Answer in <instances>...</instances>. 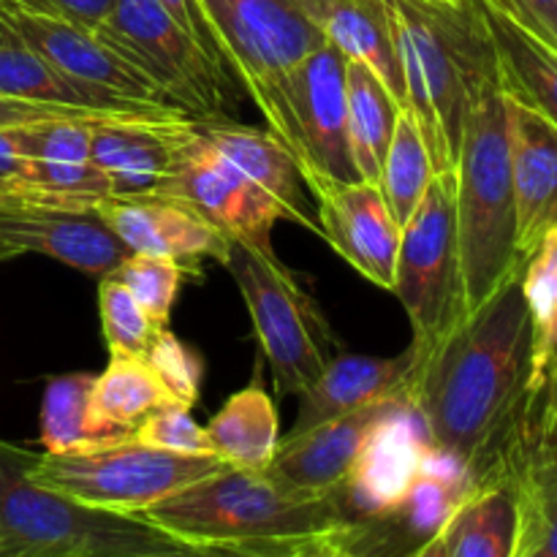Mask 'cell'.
Returning a JSON list of instances; mask_svg holds the SVG:
<instances>
[{"mask_svg": "<svg viewBox=\"0 0 557 557\" xmlns=\"http://www.w3.org/2000/svg\"><path fill=\"white\" fill-rule=\"evenodd\" d=\"M533 330L522 267L444 341L419 357L411 400L438 451L468 468L473 487L515 473L544 449L533 422Z\"/></svg>", "mask_w": 557, "mask_h": 557, "instance_id": "6da1fadb", "label": "cell"}, {"mask_svg": "<svg viewBox=\"0 0 557 557\" xmlns=\"http://www.w3.org/2000/svg\"><path fill=\"white\" fill-rule=\"evenodd\" d=\"M134 517L188 547L243 549L267 557H292L335 539L351 544L357 536L337 493H299L267 471L232 466Z\"/></svg>", "mask_w": 557, "mask_h": 557, "instance_id": "7a4b0ae2", "label": "cell"}, {"mask_svg": "<svg viewBox=\"0 0 557 557\" xmlns=\"http://www.w3.org/2000/svg\"><path fill=\"white\" fill-rule=\"evenodd\" d=\"M400 54L411 114L435 172H449L462 128L498 58L482 0H381Z\"/></svg>", "mask_w": 557, "mask_h": 557, "instance_id": "3957f363", "label": "cell"}, {"mask_svg": "<svg viewBox=\"0 0 557 557\" xmlns=\"http://www.w3.org/2000/svg\"><path fill=\"white\" fill-rule=\"evenodd\" d=\"M457 177V243L466 315L522 267L509 161V117L500 74L479 87L462 128Z\"/></svg>", "mask_w": 557, "mask_h": 557, "instance_id": "277c9868", "label": "cell"}, {"mask_svg": "<svg viewBox=\"0 0 557 557\" xmlns=\"http://www.w3.org/2000/svg\"><path fill=\"white\" fill-rule=\"evenodd\" d=\"M38 451L0 438V547L11 557H190L134 515L92 509L30 476Z\"/></svg>", "mask_w": 557, "mask_h": 557, "instance_id": "5b68a950", "label": "cell"}, {"mask_svg": "<svg viewBox=\"0 0 557 557\" xmlns=\"http://www.w3.org/2000/svg\"><path fill=\"white\" fill-rule=\"evenodd\" d=\"M223 65L264 114L270 134L302 161L292 79L324 44L297 0H199Z\"/></svg>", "mask_w": 557, "mask_h": 557, "instance_id": "8992f818", "label": "cell"}, {"mask_svg": "<svg viewBox=\"0 0 557 557\" xmlns=\"http://www.w3.org/2000/svg\"><path fill=\"white\" fill-rule=\"evenodd\" d=\"M223 267L239 286L277 389L299 397L341 354L319 305L277 256L261 253L237 239L228 243Z\"/></svg>", "mask_w": 557, "mask_h": 557, "instance_id": "52a82bcc", "label": "cell"}, {"mask_svg": "<svg viewBox=\"0 0 557 557\" xmlns=\"http://www.w3.org/2000/svg\"><path fill=\"white\" fill-rule=\"evenodd\" d=\"M221 468L226 462L215 455H177L139 444L128 435L63 455L38 451L30 476L92 509L136 515Z\"/></svg>", "mask_w": 557, "mask_h": 557, "instance_id": "ba28073f", "label": "cell"}, {"mask_svg": "<svg viewBox=\"0 0 557 557\" xmlns=\"http://www.w3.org/2000/svg\"><path fill=\"white\" fill-rule=\"evenodd\" d=\"M96 36L139 69L194 123L228 120L232 74L210 58L161 0H112Z\"/></svg>", "mask_w": 557, "mask_h": 557, "instance_id": "9c48e42d", "label": "cell"}, {"mask_svg": "<svg viewBox=\"0 0 557 557\" xmlns=\"http://www.w3.org/2000/svg\"><path fill=\"white\" fill-rule=\"evenodd\" d=\"M392 292L411 321L417 357L438 346L466 319L455 169L435 172L413 215L400 226Z\"/></svg>", "mask_w": 557, "mask_h": 557, "instance_id": "30bf717a", "label": "cell"}, {"mask_svg": "<svg viewBox=\"0 0 557 557\" xmlns=\"http://www.w3.org/2000/svg\"><path fill=\"white\" fill-rule=\"evenodd\" d=\"M158 196L190 207L228 239L275 256L272 228L281 221L277 205L207 141L194 120L180 134L172 169Z\"/></svg>", "mask_w": 557, "mask_h": 557, "instance_id": "8fae6325", "label": "cell"}, {"mask_svg": "<svg viewBox=\"0 0 557 557\" xmlns=\"http://www.w3.org/2000/svg\"><path fill=\"white\" fill-rule=\"evenodd\" d=\"M433 449L428 428L411 400V389L403 392L368 435L346 484L337 490L343 511L357 531L400 509Z\"/></svg>", "mask_w": 557, "mask_h": 557, "instance_id": "7c38bea8", "label": "cell"}, {"mask_svg": "<svg viewBox=\"0 0 557 557\" xmlns=\"http://www.w3.org/2000/svg\"><path fill=\"white\" fill-rule=\"evenodd\" d=\"M11 25L20 36L52 65L58 74L74 82L82 90L98 98L120 103V107L152 109V112H177L158 92V87L139 69L120 58L112 47L101 41L92 30L52 16L30 14V11L5 9Z\"/></svg>", "mask_w": 557, "mask_h": 557, "instance_id": "4fadbf2b", "label": "cell"}, {"mask_svg": "<svg viewBox=\"0 0 557 557\" xmlns=\"http://www.w3.org/2000/svg\"><path fill=\"white\" fill-rule=\"evenodd\" d=\"M348 58L332 44H321L305 58L292 79V112L297 120L302 161V183L337 180L359 183L348 139Z\"/></svg>", "mask_w": 557, "mask_h": 557, "instance_id": "5bb4252c", "label": "cell"}, {"mask_svg": "<svg viewBox=\"0 0 557 557\" xmlns=\"http://www.w3.org/2000/svg\"><path fill=\"white\" fill-rule=\"evenodd\" d=\"M0 243L16 256L38 253L90 277H109L131 250L92 207H60L9 199L0 205Z\"/></svg>", "mask_w": 557, "mask_h": 557, "instance_id": "9a60e30c", "label": "cell"}, {"mask_svg": "<svg viewBox=\"0 0 557 557\" xmlns=\"http://www.w3.org/2000/svg\"><path fill=\"white\" fill-rule=\"evenodd\" d=\"M305 188L315 199L321 237L373 286L395 288L397 248H400V226L392 218L379 185L364 180L359 183H337V180H315Z\"/></svg>", "mask_w": 557, "mask_h": 557, "instance_id": "2e32d148", "label": "cell"}, {"mask_svg": "<svg viewBox=\"0 0 557 557\" xmlns=\"http://www.w3.org/2000/svg\"><path fill=\"white\" fill-rule=\"evenodd\" d=\"M188 123L190 117L183 114H123L92 120V163L107 177L112 199L161 194L177 139Z\"/></svg>", "mask_w": 557, "mask_h": 557, "instance_id": "e0dca14e", "label": "cell"}, {"mask_svg": "<svg viewBox=\"0 0 557 557\" xmlns=\"http://www.w3.org/2000/svg\"><path fill=\"white\" fill-rule=\"evenodd\" d=\"M101 221L131 253L172 259L185 272L199 275L201 261L226 259L232 239L210 221L166 196L141 199H101L92 205Z\"/></svg>", "mask_w": 557, "mask_h": 557, "instance_id": "ac0fdd59", "label": "cell"}, {"mask_svg": "<svg viewBox=\"0 0 557 557\" xmlns=\"http://www.w3.org/2000/svg\"><path fill=\"white\" fill-rule=\"evenodd\" d=\"M506 117L517 207V256L525 261L557 228V125L509 92Z\"/></svg>", "mask_w": 557, "mask_h": 557, "instance_id": "d6986e66", "label": "cell"}, {"mask_svg": "<svg viewBox=\"0 0 557 557\" xmlns=\"http://www.w3.org/2000/svg\"><path fill=\"white\" fill-rule=\"evenodd\" d=\"M397 397L400 395L370 403L305 433H288L277 444L275 460L267 468V473L299 493H337L346 484L368 435Z\"/></svg>", "mask_w": 557, "mask_h": 557, "instance_id": "ffe728a7", "label": "cell"}, {"mask_svg": "<svg viewBox=\"0 0 557 557\" xmlns=\"http://www.w3.org/2000/svg\"><path fill=\"white\" fill-rule=\"evenodd\" d=\"M92 120L98 117L49 120L27 128L30 177L14 199L60 207H92L112 196L107 177L92 163Z\"/></svg>", "mask_w": 557, "mask_h": 557, "instance_id": "44dd1931", "label": "cell"}, {"mask_svg": "<svg viewBox=\"0 0 557 557\" xmlns=\"http://www.w3.org/2000/svg\"><path fill=\"white\" fill-rule=\"evenodd\" d=\"M417 364L419 357L413 346L397 357H359V354L341 351L326 364L324 373L299 395L302 406L292 433H305L370 403L403 395L411 389Z\"/></svg>", "mask_w": 557, "mask_h": 557, "instance_id": "7402d4cb", "label": "cell"}, {"mask_svg": "<svg viewBox=\"0 0 557 557\" xmlns=\"http://www.w3.org/2000/svg\"><path fill=\"white\" fill-rule=\"evenodd\" d=\"M196 125L223 158H228L250 183L259 185L275 201L277 210H281V221L299 223L310 234L321 237L319 218H315V210L308 205V196L302 190L299 163L288 147H283L270 131L245 128L232 120Z\"/></svg>", "mask_w": 557, "mask_h": 557, "instance_id": "603a6c76", "label": "cell"}, {"mask_svg": "<svg viewBox=\"0 0 557 557\" xmlns=\"http://www.w3.org/2000/svg\"><path fill=\"white\" fill-rule=\"evenodd\" d=\"M297 5L319 27L326 44L348 60L368 65L384 82L397 107H408L400 54L381 0H297Z\"/></svg>", "mask_w": 557, "mask_h": 557, "instance_id": "cb8c5ba5", "label": "cell"}, {"mask_svg": "<svg viewBox=\"0 0 557 557\" xmlns=\"http://www.w3.org/2000/svg\"><path fill=\"white\" fill-rule=\"evenodd\" d=\"M522 288L531 310V397L533 422L547 446V424L557 400V228L522 261Z\"/></svg>", "mask_w": 557, "mask_h": 557, "instance_id": "d4e9b609", "label": "cell"}, {"mask_svg": "<svg viewBox=\"0 0 557 557\" xmlns=\"http://www.w3.org/2000/svg\"><path fill=\"white\" fill-rule=\"evenodd\" d=\"M177 406L158 375L139 357H109L107 370L96 375L87 408V428L98 444L128 438L147 417Z\"/></svg>", "mask_w": 557, "mask_h": 557, "instance_id": "484cf974", "label": "cell"}, {"mask_svg": "<svg viewBox=\"0 0 557 557\" xmlns=\"http://www.w3.org/2000/svg\"><path fill=\"white\" fill-rule=\"evenodd\" d=\"M0 96L22 98L38 103H63V107L87 109L103 114H180V112H152V109L120 107V103L98 98L82 90L74 82L52 69L25 38L20 36L0 9ZM185 117V114H183Z\"/></svg>", "mask_w": 557, "mask_h": 557, "instance_id": "4316f807", "label": "cell"}, {"mask_svg": "<svg viewBox=\"0 0 557 557\" xmlns=\"http://www.w3.org/2000/svg\"><path fill=\"white\" fill-rule=\"evenodd\" d=\"M520 520L515 479L479 484L446 522V553L449 557H515Z\"/></svg>", "mask_w": 557, "mask_h": 557, "instance_id": "83f0119b", "label": "cell"}, {"mask_svg": "<svg viewBox=\"0 0 557 557\" xmlns=\"http://www.w3.org/2000/svg\"><path fill=\"white\" fill-rule=\"evenodd\" d=\"M482 11L495 44L504 90L557 125V49L522 30L517 22L495 11L484 0Z\"/></svg>", "mask_w": 557, "mask_h": 557, "instance_id": "f1b7e54d", "label": "cell"}, {"mask_svg": "<svg viewBox=\"0 0 557 557\" xmlns=\"http://www.w3.org/2000/svg\"><path fill=\"white\" fill-rule=\"evenodd\" d=\"M212 455L226 466L267 471L281 444V422L272 397L261 384H250L226 400L207 424Z\"/></svg>", "mask_w": 557, "mask_h": 557, "instance_id": "f546056e", "label": "cell"}, {"mask_svg": "<svg viewBox=\"0 0 557 557\" xmlns=\"http://www.w3.org/2000/svg\"><path fill=\"white\" fill-rule=\"evenodd\" d=\"M346 87L348 139H351V152L359 180H364L370 185H379L381 163H384L386 150H389L400 107L389 96L384 82L368 65L357 63V60H348L346 63Z\"/></svg>", "mask_w": 557, "mask_h": 557, "instance_id": "4dcf8cb0", "label": "cell"}, {"mask_svg": "<svg viewBox=\"0 0 557 557\" xmlns=\"http://www.w3.org/2000/svg\"><path fill=\"white\" fill-rule=\"evenodd\" d=\"M433 177V158L424 145L417 117L411 114V109H400L389 150H386L379 174V190L397 226H403L413 215Z\"/></svg>", "mask_w": 557, "mask_h": 557, "instance_id": "1f68e13d", "label": "cell"}, {"mask_svg": "<svg viewBox=\"0 0 557 557\" xmlns=\"http://www.w3.org/2000/svg\"><path fill=\"white\" fill-rule=\"evenodd\" d=\"M515 482L522 511L515 557H557V468L544 451H536Z\"/></svg>", "mask_w": 557, "mask_h": 557, "instance_id": "d6a6232c", "label": "cell"}, {"mask_svg": "<svg viewBox=\"0 0 557 557\" xmlns=\"http://www.w3.org/2000/svg\"><path fill=\"white\" fill-rule=\"evenodd\" d=\"M96 375L65 373L49 379L41 403V446L47 455L98 446L87 428V408Z\"/></svg>", "mask_w": 557, "mask_h": 557, "instance_id": "836d02e7", "label": "cell"}, {"mask_svg": "<svg viewBox=\"0 0 557 557\" xmlns=\"http://www.w3.org/2000/svg\"><path fill=\"white\" fill-rule=\"evenodd\" d=\"M98 313H101V332L109 357L145 359L156 335L163 330L152 324L150 315L139 308L128 288L112 275L101 277V286H98Z\"/></svg>", "mask_w": 557, "mask_h": 557, "instance_id": "e575fe53", "label": "cell"}, {"mask_svg": "<svg viewBox=\"0 0 557 557\" xmlns=\"http://www.w3.org/2000/svg\"><path fill=\"white\" fill-rule=\"evenodd\" d=\"M112 277H117V281L128 288L131 297H134L136 302H139V308L150 315L152 324L169 326L180 286H183V281L188 277V272L172 259L131 253L128 259L112 272Z\"/></svg>", "mask_w": 557, "mask_h": 557, "instance_id": "d590c367", "label": "cell"}, {"mask_svg": "<svg viewBox=\"0 0 557 557\" xmlns=\"http://www.w3.org/2000/svg\"><path fill=\"white\" fill-rule=\"evenodd\" d=\"M145 359L177 406H196L201 392V379H205V359L199 357L194 346L180 341L169 326H163L156 335V341H152Z\"/></svg>", "mask_w": 557, "mask_h": 557, "instance_id": "8d00e7d4", "label": "cell"}, {"mask_svg": "<svg viewBox=\"0 0 557 557\" xmlns=\"http://www.w3.org/2000/svg\"><path fill=\"white\" fill-rule=\"evenodd\" d=\"M134 441L177 455H212L207 430L190 417V408L166 406L136 428Z\"/></svg>", "mask_w": 557, "mask_h": 557, "instance_id": "74e56055", "label": "cell"}, {"mask_svg": "<svg viewBox=\"0 0 557 557\" xmlns=\"http://www.w3.org/2000/svg\"><path fill=\"white\" fill-rule=\"evenodd\" d=\"M5 9L30 11V14L52 16V20L71 22L85 30H98L103 20H107L112 0H0Z\"/></svg>", "mask_w": 557, "mask_h": 557, "instance_id": "f35d334b", "label": "cell"}, {"mask_svg": "<svg viewBox=\"0 0 557 557\" xmlns=\"http://www.w3.org/2000/svg\"><path fill=\"white\" fill-rule=\"evenodd\" d=\"M511 22L557 49V0H484Z\"/></svg>", "mask_w": 557, "mask_h": 557, "instance_id": "ab89813d", "label": "cell"}, {"mask_svg": "<svg viewBox=\"0 0 557 557\" xmlns=\"http://www.w3.org/2000/svg\"><path fill=\"white\" fill-rule=\"evenodd\" d=\"M27 128L30 125L0 128V194L9 196V199H14L30 177Z\"/></svg>", "mask_w": 557, "mask_h": 557, "instance_id": "60d3db41", "label": "cell"}, {"mask_svg": "<svg viewBox=\"0 0 557 557\" xmlns=\"http://www.w3.org/2000/svg\"><path fill=\"white\" fill-rule=\"evenodd\" d=\"M69 117H117V114L87 112V109L63 107V103H38V101H22V98L0 96V128L49 123V120H69Z\"/></svg>", "mask_w": 557, "mask_h": 557, "instance_id": "b9f144b4", "label": "cell"}, {"mask_svg": "<svg viewBox=\"0 0 557 557\" xmlns=\"http://www.w3.org/2000/svg\"><path fill=\"white\" fill-rule=\"evenodd\" d=\"M161 5L169 11V14L174 16V20L180 22V27H183V30L188 33V36L194 38V41L199 44V47L205 49V52L210 54L215 63L223 65L221 52H218L210 25H207L205 14H201L199 0H161ZM223 69H226V65H223Z\"/></svg>", "mask_w": 557, "mask_h": 557, "instance_id": "7bdbcfd3", "label": "cell"}, {"mask_svg": "<svg viewBox=\"0 0 557 557\" xmlns=\"http://www.w3.org/2000/svg\"><path fill=\"white\" fill-rule=\"evenodd\" d=\"M444 528H441L435 536H430L428 542H422L419 547H413L406 557H449V553H446V531H444Z\"/></svg>", "mask_w": 557, "mask_h": 557, "instance_id": "ee69618b", "label": "cell"}, {"mask_svg": "<svg viewBox=\"0 0 557 557\" xmlns=\"http://www.w3.org/2000/svg\"><path fill=\"white\" fill-rule=\"evenodd\" d=\"M321 557H370L364 555L362 549H354L348 544V539H337V542H330L324 549H321Z\"/></svg>", "mask_w": 557, "mask_h": 557, "instance_id": "f6af8a7d", "label": "cell"}, {"mask_svg": "<svg viewBox=\"0 0 557 557\" xmlns=\"http://www.w3.org/2000/svg\"><path fill=\"white\" fill-rule=\"evenodd\" d=\"M190 557H267L256 553H243V549H221V547H196ZM294 557V555H292Z\"/></svg>", "mask_w": 557, "mask_h": 557, "instance_id": "bcb514c9", "label": "cell"}, {"mask_svg": "<svg viewBox=\"0 0 557 557\" xmlns=\"http://www.w3.org/2000/svg\"><path fill=\"white\" fill-rule=\"evenodd\" d=\"M547 449L557 455V400L553 413H549V424H547Z\"/></svg>", "mask_w": 557, "mask_h": 557, "instance_id": "7dc6e473", "label": "cell"}, {"mask_svg": "<svg viewBox=\"0 0 557 557\" xmlns=\"http://www.w3.org/2000/svg\"><path fill=\"white\" fill-rule=\"evenodd\" d=\"M335 542H337V539H335ZM326 544H330V542H326ZM326 544H321V547H313V549H305V553H299L294 557H321V549H324Z\"/></svg>", "mask_w": 557, "mask_h": 557, "instance_id": "c3c4849f", "label": "cell"}, {"mask_svg": "<svg viewBox=\"0 0 557 557\" xmlns=\"http://www.w3.org/2000/svg\"><path fill=\"white\" fill-rule=\"evenodd\" d=\"M14 256H16V253L9 248V245L0 243V261H9V259H14Z\"/></svg>", "mask_w": 557, "mask_h": 557, "instance_id": "681fc988", "label": "cell"}, {"mask_svg": "<svg viewBox=\"0 0 557 557\" xmlns=\"http://www.w3.org/2000/svg\"><path fill=\"white\" fill-rule=\"evenodd\" d=\"M542 451H544V455H547V460L557 468V455H555V451H549V449H542Z\"/></svg>", "mask_w": 557, "mask_h": 557, "instance_id": "f907efd6", "label": "cell"}, {"mask_svg": "<svg viewBox=\"0 0 557 557\" xmlns=\"http://www.w3.org/2000/svg\"><path fill=\"white\" fill-rule=\"evenodd\" d=\"M3 201H9V196H3V194H0V205H3Z\"/></svg>", "mask_w": 557, "mask_h": 557, "instance_id": "816d5d0a", "label": "cell"}]
</instances>
